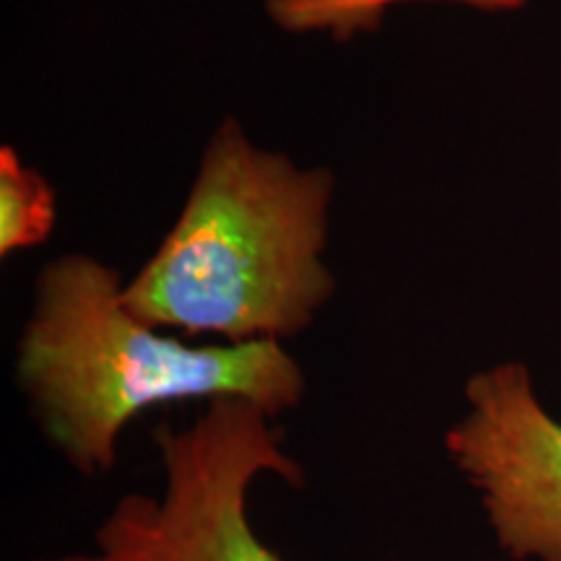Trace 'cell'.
Returning <instances> with one entry per match:
<instances>
[{"label": "cell", "instance_id": "obj_1", "mask_svg": "<svg viewBox=\"0 0 561 561\" xmlns=\"http://www.w3.org/2000/svg\"><path fill=\"white\" fill-rule=\"evenodd\" d=\"M16 382L39 432L81 479L107 476L125 426L159 405L234 396L278 421L307 396L305 369L284 343L191 346L136 318L117 271L81 252L37 276Z\"/></svg>", "mask_w": 561, "mask_h": 561}, {"label": "cell", "instance_id": "obj_2", "mask_svg": "<svg viewBox=\"0 0 561 561\" xmlns=\"http://www.w3.org/2000/svg\"><path fill=\"white\" fill-rule=\"evenodd\" d=\"M331 195V172L255 149L240 123L227 121L123 301L161 331L224 343L294 339L335 294L322 261Z\"/></svg>", "mask_w": 561, "mask_h": 561}, {"label": "cell", "instance_id": "obj_3", "mask_svg": "<svg viewBox=\"0 0 561 561\" xmlns=\"http://www.w3.org/2000/svg\"><path fill=\"white\" fill-rule=\"evenodd\" d=\"M161 494L128 491L94 530V549L30 561H284L250 520V489L273 476L301 489L305 468L286 453L263 405L216 398L187 426L153 430Z\"/></svg>", "mask_w": 561, "mask_h": 561}, {"label": "cell", "instance_id": "obj_4", "mask_svg": "<svg viewBox=\"0 0 561 561\" xmlns=\"http://www.w3.org/2000/svg\"><path fill=\"white\" fill-rule=\"evenodd\" d=\"M466 411L445 450L479 500L496 546L512 561H561V421L520 362L466 380Z\"/></svg>", "mask_w": 561, "mask_h": 561}, {"label": "cell", "instance_id": "obj_5", "mask_svg": "<svg viewBox=\"0 0 561 561\" xmlns=\"http://www.w3.org/2000/svg\"><path fill=\"white\" fill-rule=\"evenodd\" d=\"M401 3H458L476 11L507 13L528 0H268V13L286 32H328L346 42L354 34L375 32L385 11Z\"/></svg>", "mask_w": 561, "mask_h": 561}, {"label": "cell", "instance_id": "obj_6", "mask_svg": "<svg viewBox=\"0 0 561 561\" xmlns=\"http://www.w3.org/2000/svg\"><path fill=\"white\" fill-rule=\"evenodd\" d=\"M55 229V193L39 172L21 164L11 146L0 149V255L37 248Z\"/></svg>", "mask_w": 561, "mask_h": 561}]
</instances>
